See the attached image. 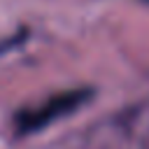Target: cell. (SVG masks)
I'll use <instances>...</instances> for the list:
<instances>
[{
	"mask_svg": "<svg viewBox=\"0 0 149 149\" xmlns=\"http://www.w3.org/2000/svg\"><path fill=\"white\" fill-rule=\"evenodd\" d=\"M86 95H88L86 91H65V93H58V95H54V98L44 100L42 105H37V107H30V109L21 112V116H19L16 126H19V130H21V133L37 130V128H42V126L51 123L54 119H58V116H63V114L72 112L74 107H79V105L86 100Z\"/></svg>",
	"mask_w": 149,
	"mask_h": 149,
	"instance_id": "cell-1",
	"label": "cell"
}]
</instances>
